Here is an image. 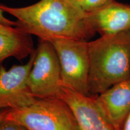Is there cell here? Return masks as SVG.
Segmentation results:
<instances>
[{"mask_svg": "<svg viewBox=\"0 0 130 130\" xmlns=\"http://www.w3.org/2000/svg\"><path fill=\"white\" fill-rule=\"evenodd\" d=\"M72 1H75V2H77V3H80L81 1H82L83 0H72Z\"/></svg>", "mask_w": 130, "mask_h": 130, "instance_id": "obj_16", "label": "cell"}, {"mask_svg": "<svg viewBox=\"0 0 130 130\" xmlns=\"http://www.w3.org/2000/svg\"><path fill=\"white\" fill-rule=\"evenodd\" d=\"M7 112L8 109L1 110V111H0V122L2 121L3 120H4V119L6 118Z\"/></svg>", "mask_w": 130, "mask_h": 130, "instance_id": "obj_15", "label": "cell"}, {"mask_svg": "<svg viewBox=\"0 0 130 130\" xmlns=\"http://www.w3.org/2000/svg\"><path fill=\"white\" fill-rule=\"evenodd\" d=\"M92 27L102 36L111 35L130 28V5L111 0L88 12Z\"/></svg>", "mask_w": 130, "mask_h": 130, "instance_id": "obj_9", "label": "cell"}, {"mask_svg": "<svg viewBox=\"0 0 130 130\" xmlns=\"http://www.w3.org/2000/svg\"><path fill=\"white\" fill-rule=\"evenodd\" d=\"M94 96L114 129L122 130L130 113V77Z\"/></svg>", "mask_w": 130, "mask_h": 130, "instance_id": "obj_8", "label": "cell"}, {"mask_svg": "<svg viewBox=\"0 0 130 130\" xmlns=\"http://www.w3.org/2000/svg\"><path fill=\"white\" fill-rule=\"evenodd\" d=\"M60 98L72 110L79 130H115L102 113L94 96L83 95L62 86Z\"/></svg>", "mask_w": 130, "mask_h": 130, "instance_id": "obj_7", "label": "cell"}, {"mask_svg": "<svg viewBox=\"0 0 130 130\" xmlns=\"http://www.w3.org/2000/svg\"><path fill=\"white\" fill-rule=\"evenodd\" d=\"M122 130H130V113L126 118Z\"/></svg>", "mask_w": 130, "mask_h": 130, "instance_id": "obj_14", "label": "cell"}, {"mask_svg": "<svg viewBox=\"0 0 130 130\" xmlns=\"http://www.w3.org/2000/svg\"><path fill=\"white\" fill-rule=\"evenodd\" d=\"M0 8L15 18L17 28L40 39L87 41L96 33L88 13L72 0H40L22 7L0 4Z\"/></svg>", "mask_w": 130, "mask_h": 130, "instance_id": "obj_1", "label": "cell"}, {"mask_svg": "<svg viewBox=\"0 0 130 130\" xmlns=\"http://www.w3.org/2000/svg\"><path fill=\"white\" fill-rule=\"evenodd\" d=\"M35 51L25 64L13 65L7 70L0 66V110L27 107L37 98L28 87V78L33 65Z\"/></svg>", "mask_w": 130, "mask_h": 130, "instance_id": "obj_6", "label": "cell"}, {"mask_svg": "<svg viewBox=\"0 0 130 130\" xmlns=\"http://www.w3.org/2000/svg\"><path fill=\"white\" fill-rule=\"evenodd\" d=\"M32 35L16 27L0 23V66L5 60H21L35 51Z\"/></svg>", "mask_w": 130, "mask_h": 130, "instance_id": "obj_10", "label": "cell"}, {"mask_svg": "<svg viewBox=\"0 0 130 130\" xmlns=\"http://www.w3.org/2000/svg\"><path fill=\"white\" fill-rule=\"evenodd\" d=\"M50 42L59 59L62 86L90 96L89 42L69 39H56Z\"/></svg>", "mask_w": 130, "mask_h": 130, "instance_id": "obj_4", "label": "cell"}, {"mask_svg": "<svg viewBox=\"0 0 130 130\" xmlns=\"http://www.w3.org/2000/svg\"><path fill=\"white\" fill-rule=\"evenodd\" d=\"M6 118L27 130H79L72 110L60 98L37 99L27 107L8 109Z\"/></svg>", "mask_w": 130, "mask_h": 130, "instance_id": "obj_3", "label": "cell"}, {"mask_svg": "<svg viewBox=\"0 0 130 130\" xmlns=\"http://www.w3.org/2000/svg\"><path fill=\"white\" fill-rule=\"evenodd\" d=\"M0 130H27L24 126L5 118L0 122Z\"/></svg>", "mask_w": 130, "mask_h": 130, "instance_id": "obj_12", "label": "cell"}, {"mask_svg": "<svg viewBox=\"0 0 130 130\" xmlns=\"http://www.w3.org/2000/svg\"><path fill=\"white\" fill-rule=\"evenodd\" d=\"M28 85L36 98H60L63 86L60 64L56 50L49 40L39 39Z\"/></svg>", "mask_w": 130, "mask_h": 130, "instance_id": "obj_5", "label": "cell"}, {"mask_svg": "<svg viewBox=\"0 0 130 130\" xmlns=\"http://www.w3.org/2000/svg\"><path fill=\"white\" fill-rule=\"evenodd\" d=\"M89 94L96 96L130 77V28L89 42Z\"/></svg>", "mask_w": 130, "mask_h": 130, "instance_id": "obj_2", "label": "cell"}, {"mask_svg": "<svg viewBox=\"0 0 130 130\" xmlns=\"http://www.w3.org/2000/svg\"><path fill=\"white\" fill-rule=\"evenodd\" d=\"M111 0H83L78 4L86 12H88L103 6Z\"/></svg>", "mask_w": 130, "mask_h": 130, "instance_id": "obj_11", "label": "cell"}, {"mask_svg": "<svg viewBox=\"0 0 130 130\" xmlns=\"http://www.w3.org/2000/svg\"><path fill=\"white\" fill-rule=\"evenodd\" d=\"M4 12H3V10L0 8V23L16 27V21H12L10 20L9 19H7V18L4 15Z\"/></svg>", "mask_w": 130, "mask_h": 130, "instance_id": "obj_13", "label": "cell"}]
</instances>
